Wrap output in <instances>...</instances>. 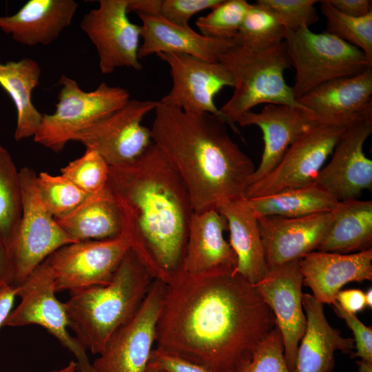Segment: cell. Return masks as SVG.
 <instances>
[{"instance_id": "47", "label": "cell", "mask_w": 372, "mask_h": 372, "mask_svg": "<svg viewBox=\"0 0 372 372\" xmlns=\"http://www.w3.org/2000/svg\"><path fill=\"white\" fill-rule=\"evenodd\" d=\"M77 364L74 360H71L65 366L60 369L52 371L50 372H76Z\"/></svg>"}, {"instance_id": "34", "label": "cell", "mask_w": 372, "mask_h": 372, "mask_svg": "<svg viewBox=\"0 0 372 372\" xmlns=\"http://www.w3.org/2000/svg\"><path fill=\"white\" fill-rule=\"evenodd\" d=\"M36 183L45 207L55 219L70 213L89 196L61 174L42 172L37 175Z\"/></svg>"}, {"instance_id": "18", "label": "cell", "mask_w": 372, "mask_h": 372, "mask_svg": "<svg viewBox=\"0 0 372 372\" xmlns=\"http://www.w3.org/2000/svg\"><path fill=\"white\" fill-rule=\"evenodd\" d=\"M332 220V211L298 218H258L268 269L300 260L317 249Z\"/></svg>"}, {"instance_id": "31", "label": "cell", "mask_w": 372, "mask_h": 372, "mask_svg": "<svg viewBox=\"0 0 372 372\" xmlns=\"http://www.w3.org/2000/svg\"><path fill=\"white\" fill-rule=\"evenodd\" d=\"M22 215L19 171L9 152L0 143V239L8 251Z\"/></svg>"}, {"instance_id": "17", "label": "cell", "mask_w": 372, "mask_h": 372, "mask_svg": "<svg viewBox=\"0 0 372 372\" xmlns=\"http://www.w3.org/2000/svg\"><path fill=\"white\" fill-rule=\"evenodd\" d=\"M372 133V117L353 123L334 148L330 162L320 171L314 185L338 201L358 199L372 187V161L363 147Z\"/></svg>"}, {"instance_id": "28", "label": "cell", "mask_w": 372, "mask_h": 372, "mask_svg": "<svg viewBox=\"0 0 372 372\" xmlns=\"http://www.w3.org/2000/svg\"><path fill=\"white\" fill-rule=\"evenodd\" d=\"M41 74L39 65L31 58L0 62V86L10 96L17 110L14 134L17 141L34 136L40 126L43 114L34 105L32 94L39 84Z\"/></svg>"}, {"instance_id": "33", "label": "cell", "mask_w": 372, "mask_h": 372, "mask_svg": "<svg viewBox=\"0 0 372 372\" xmlns=\"http://www.w3.org/2000/svg\"><path fill=\"white\" fill-rule=\"evenodd\" d=\"M319 2L327 19L324 32L358 48L372 63V13L361 17H351L338 11L327 0Z\"/></svg>"}, {"instance_id": "7", "label": "cell", "mask_w": 372, "mask_h": 372, "mask_svg": "<svg viewBox=\"0 0 372 372\" xmlns=\"http://www.w3.org/2000/svg\"><path fill=\"white\" fill-rule=\"evenodd\" d=\"M55 112L43 114L34 142L60 152L74 136L123 107L130 99L127 90L101 83L86 92L77 82L63 74Z\"/></svg>"}, {"instance_id": "4", "label": "cell", "mask_w": 372, "mask_h": 372, "mask_svg": "<svg viewBox=\"0 0 372 372\" xmlns=\"http://www.w3.org/2000/svg\"><path fill=\"white\" fill-rule=\"evenodd\" d=\"M154 280L130 249L110 283L70 293L64 302L69 328L86 350L99 355L111 335L138 311Z\"/></svg>"}, {"instance_id": "6", "label": "cell", "mask_w": 372, "mask_h": 372, "mask_svg": "<svg viewBox=\"0 0 372 372\" xmlns=\"http://www.w3.org/2000/svg\"><path fill=\"white\" fill-rule=\"evenodd\" d=\"M284 42L296 71L291 90L297 101L327 81L372 66L362 50L326 32L315 33L306 27L286 30Z\"/></svg>"}, {"instance_id": "25", "label": "cell", "mask_w": 372, "mask_h": 372, "mask_svg": "<svg viewBox=\"0 0 372 372\" xmlns=\"http://www.w3.org/2000/svg\"><path fill=\"white\" fill-rule=\"evenodd\" d=\"M142 24L143 43L138 59L153 54L180 53L209 62H218L220 54L234 43V40L211 39L203 36L189 26L174 25L160 16L137 14Z\"/></svg>"}, {"instance_id": "8", "label": "cell", "mask_w": 372, "mask_h": 372, "mask_svg": "<svg viewBox=\"0 0 372 372\" xmlns=\"http://www.w3.org/2000/svg\"><path fill=\"white\" fill-rule=\"evenodd\" d=\"M22 215L9 250L12 285L17 287L54 251L73 242L45 207L38 191L34 171H19Z\"/></svg>"}, {"instance_id": "13", "label": "cell", "mask_w": 372, "mask_h": 372, "mask_svg": "<svg viewBox=\"0 0 372 372\" xmlns=\"http://www.w3.org/2000/svg\"><path fill=\"white\" fill-rule=\"evenodd\" d=\"M165 290V284L154 279L138 311L92 363V372H146Z\"/></svg>"}, {"instance_id": "43", "label": "cell", "mask_w": 372, "mask_h": 372, "mask_svg": "<svg viewBox=\"0 0 372 372\" xmlns=\"http://www.w3.org/2000/svg\"><path fill=\"white\" fill-rule=\"evenodd\" d=\"M338 11L355 17L372 13L371 0H327Z\"/></svg>"}, {"instance_id": "11", "label": "cell", "mask_w": 372, "mask_h": 372, "mask_svg": "<svg viewBox=\"0 0 372 372\" xmlns=\"http://www.w3.org/2000/svg\"><path fill=\"white\" fill-rule=\"evenodd\" d=\"M130 249V245L122 234L113 238L79 241L59 248L45 260L56 293L107 285Z\"/></svg>"}, {"instance_id": "20", "label": "cell", "mask_w": 372, "mask_h": 372, "mask_svg": "<svg viewBox=\"0 0 372 372\" xmlns=\"http://www.w3.org/2000/svg\"><path fill=\"white\" fill-rule=\"evenodd\" d=\"M372 66L354 76L315 87L298 101L322 123H353L372 117Z\"/></svg>"}, {"instance_id": "36", "label": "cell", "mask_w": 372, "mask_h": 372, "mask_svg": "<svg viewBox=\"0 0 372 372\" xmlns=\"http://www.w3.org/2000/svg\"><path fill=\"white\" fill-rule=\"evenodd\" d=\"M110 166L96 152L86 149L79 158L61 169V175L89 196L106 189Z\"/></svg>"}, {"instance_id": "49", "label": "cell", "mask_w": 372, "mask_h": 372, "mask_svg": "<svg viewBox=\"0 0 372 372\" xmlns=\"http://www.w3.org/2000/svg\"><path fill=\"white\" fill-rule=\"evenodd\" d=\"M146 372H159V371H158L157 369L154 368L147 366V369Z\"/></svg>"}, {"instance_id": "44", "label": "cell", "mask_w": 372, "mask_h": 372, "mask_svg": "<svg viewBox=\"0 0 372 372\" xmlns=\"http://www.w3.org/2000/svg\"><path fill=\"white\" fill-rule=\"evenodd\" d=\"M16 295V288L6 286L0 288V328L12 310Z\"/></svg>"}, {"instance_id": "5", "label": "cell", "mask_w": 372, "mask_h": 372, "mask_svg": "<svg viewBox=\"0 0 372 372\" xmlns=\"http://www.w3.org/2000/svg\"><path fill=\"white\" fill-rule=\"evenodd\" d=\"M234 78V92L220 111L236 132L240 117L262 104L304 108L285 82V71L291 61L285 42L265 50H252L235 43L218 61ZM307 110V109H306Z\"/></svg>"}, {"instance_id": "30", "label": "cell", "mask_w": 372, "mask_h": 372, "mask_svg": "<svg viewBox=\"0 0 372 372\" xmlns=\"http://www.w3.org/2000/svg\"><path fill=\"white\" fill-rule=\"evenodd\" d=\"M256 216L298 218L331 211L339 201L314 184L247 198Z\"/></svg>"}, {"instance_id": "12", "label": "cell", "mask_w": 372, "mask_h": 372, "mask_svg": "<svg viewBox=\"0 0 372 372\" xmlns=\"http://www.w3.org/2000/svg\"><path fill=\"white\" fill-rule=\"evenodd\" d=\"M158 103L130 99L120 109L78 133L73 141L96 152L110 167L127 165L152 144L151 130L142 121Z\"/></svg>"}, {"instance_id": "14", "label": "cell", "mask_w": 372, "mask_h": 372, "mask_svg": "<svg viewBox=\"0 0 372 372\" xmlns=\"http://www.w3.org/2000/svg\"><path fill=\"white\" fill-rule=\"evenodd\" d=\"M156 56L169 65L172 79L171 90L159 101L161 103L188 112L211 114L227 123L214 102L223 87L234 85L232 75L224 65L186 54Z\"/></svg>"}, {"instance_id": "39", "label": "cell", "mask_w": 372, "mask_h": 372, "mask_svg": "<svg viewBox=\"0 0 372 372\" xmlns=\"http://www.w3.org/2000/svg\"><path fill=\"white\" fill-rule=\"evenodd\" d=\"M222 0H160L158 15L167 21L188 27L189 21L196 13L212 9Z\"/></svg>"}, {"instance_id": "23", "label": "cell", "mask_w": 372, "mask_h": 372, "mask_svg": "<svg viewBox=\"0 0 372 372\" xmlns=\"http://www.w3.org/2000/svg\"><path fill=\"white\" fill-rule=\"evenodd\" d=\"M228 229L218 209L194 213L189 231L183 271L201 275L220 269H236V255L223 237Z\"/></svg>"}, {"instance_id": "45", "label": "cell", "mask_w": 372, "mask_h": 372, "mask_svg": "<svg viewBox=\"0 0 372 372\" xmlns=\"http://www.w3.org/2000/svg\"><path fill=\"white\" fill-rule=\"evenodd\" d=\"M12 265L8 249L0 239V288L11 286Z\"/></svg>"}, {"instance_id": "42", "label": "cell", "mask_w": 372, "mask_h": 372, "mask_svg": "<svg viewBox=\"0 0 372 372\" xmlns=\"http://www.w3.org/2000/svg\"><path fill=\"white\" fill-rule=\"evenodd\" d=\"M336 302L344 311L353 314L366 307L364 292L357 289L340 290L336 296Z\"/></svg>"}, {"instance_id": "35", "label": "cell", "mask_w": 372, "mask_h": 372, "mask_svg": "<svg viewBox=\"0 0 372 372\" xmlns=\"http://www.w3.org/2000/svg\"><path fill=\"white\" fill-rule=\"evenodd\" d=\"M250 6L246 0H222L208 14L198 17L196 25L203 36L234 40Z\"/></svg>"}, {"instance_id": "19", "label": "cell", "mask_w": 372, "mask_h": 372, "mask_svg": "<svg viewBox=\"0 0 372 372\" xmlns=\"http://www.w3.org/2000/svg\"><path fill=\"white\" fill-rule=\"evenodd\" d=\"M237 123L242 127L256 125L263 134V152L251 178L253 183L269 174L296 141L322 123L306 109L267 104L260 112L245 113Z\"/></svg>"}, {"instance_id": "41", "label": "cell", "mask_w": 372, "mask_h": 372, "mask_svg": "<svg viewBox=\"0 0 372 372\" xmlns=\"http://www.w3.org/2000/svg\"><path fill=\"white\" fill-rule=\"evenodd\" d=\"M147 366L163 372H211L200 364L156 348L151 352Z\"/></svg>"}, {"instance_id": "46", "label": "cell", "mask_w": 372, "mask_h": 372, "mask_svg": "<svg viewBox=\"0 0 372 372\" xmlns=\"http://www.w3.org/2000/svg\"><path fill=\"white\" fill-rule=\"evenodd\" d=\"M358 372H372V362L360 360L356 362Z\"/></svg>"}, {"instance_id": "40", "label": "cell", "mask_w": 372, "mask_h": 372, "mask_svg": "<svg viewBox=\"0 0 372 372\" xmlns=\"http://www.w3.org/2000/svg\"><path fill=\"white\" fill-rule=\"evenodd\" d=\"M332 307L337 316L343 319L354 335V349L351 358L372 362V328L364 324L355 316L344 311L335 302Z\"/></svg>"}, {"instance_id": "9", "label": "cell", "mask_w": 372, "mask_h": 372, "mask_svg": "<svg viewBox=\"0 0 372 372\" xmlns=\"http://www.w3.org/2000/svg\"><path fill=\"white\" fill-rule=\"evenodd\" d=\"M352 123H319L310 129L289 147L269 174L249 186L245 198L313 185L326 160Z\"/></svg>"}, {"instance_id": "21", "label": "cell", "mask_w": 372, "mask_h": 372, "mask_svg": "<svg viewBox=\"0 0 372 372\" xmlns=\"http://www.w3.org/2000/svg\"><path fill=\"white\" fill-rule=\"evenodd\" d=\"M299 264L303 283L323 304H333L344 285L372 280V248L346 254L312 251Z\"/></svg>"}, {"instance_id": "24", "label": "cell", "mask_w": 372, "mask_h": 372, "mask_svg": "<svg viewBox=\"0 0 372 372\" xmlns=\"http://www.w3.org/2000/svg\"><path fill=\"white\" fill-rule=\"evenodd\" d=\"M77 8L74 0H29L14 14L0 16V29L25 45H49L70 25Z\"/></svg>"}, {"instance_id": "2", "label": "cell", "mask_w": 372, "mask_h": 372, "mask_svg": "<svg viewBox=\"0 0 372 372\" xmlns=\"http://www.w3.org/2000/svg\"><path fill=\"white\" fill-rule=\"evenodd\" d=\"M107 187L130 249L154 279L170 282L183 272L194 214L183 180L153 143L134 161L110 167Z\"/></svg>"}, {"instance_id": "3", "label": "cell", "mask_w": 372, "mask_h": 372, "mask_svg": "<svg viewBox=\"0 0 372 372\" xmlns=\"http://www.w3.org/2000/svg\"><path fill=\"white\" fill-rule=\"evenodd\" d=\"M154 111L152 138L183 180L194 213L218 209L225 200L245 198L256 167L223 120L159 101Z\"/></svg>"}, {"instance_id": "37", "label": "cell", "mask_w": 372, "mask_h": 372, "mask_svg": "<svg viewBox=\"0 0 372 372\" xmlns=\"http://www.w3.org/2000/svg\"><path fill=\"white\" fill-rule=\"evenodd\" d=\"M276 17L286 30L309 28L318 19L315 0H258Z\"/></svg>"}, {"instance_id": "15", "label": "cell", "mask_w": 372, "mask_h": 372, "mask_svg": "<svg viewBox=\"0 0 372 372\" xmlns=\"http://www.w3.org/2000/svg\"><path fill=\"white\" fill-rule=\"evenodd\" d=\"M129 0H99V7L85 14L80 27L94 45L99 68L110 74L121 67L143 69L138 51L141 25L127 17Z\"/></svg>"}, {"instance_id": "29", "label": "cell", "mask_w": 372, "mask_h": 372, "mask_svg": "<svg viewBox=\"0 0 372 372\" xmlns=\"http://www.w3.org/2000/svg\"><path fill=\"white\" fill-rule=\"evenodd\" d=\"M332 213L333 220L317 249L319 251L346 254L371 248L372 201H339Z\"/></svg>"}, {"instance_id": "32", "label": "cell", "mask_w": 372, "mask_h": 372, "mask_svg": "<svg viewBox=\"0 0 372 372\" xmlns=\"http://www.w3.org/2000/svg\"><path fill=\"white\" fill-rule=\"evenodd\" d=\"M286 29L273 12L257 1L251 4L234 39L246 48L265 50L284 41Z\"/></svg>"}, {"instance_id": "38", "label": "cell", "mask_w": 372, "mask_h": 372, "mask_svg": "<svg viewBox=\"0 0 372 372\" xmlns=\"http://www.w3.org/2000/svg\"><path fill=\"white\" fill-rule=\"evenodd\" d=\"M238 372H290L282 334L276 326L256 348L251 360Z\"/></svg>"}, {"instance_id": "16", "label": "cell", "mask_w": 372, "mask_h": 372, "mask_svg": "<svg viewBox=\"0 0 372 372\" xmlns=\"http://www.w3.org/2000/svg\"><path fill=\"white\" fill-rule=\"evenodd\" d=\"M298 260L268 269L255 286L272 311L284 344L285 359L290 372L295 368L297 351L305 331L307 318L302 307L303 277Z\"/></svg>"}, {"instance_id": "50", "label": "cell", "mask_w": 372, "mask_h": 372, "mask_svg": "<svg viewBox=\"0 0 372 372\" xmlns=\"http://www.w3.org/2000/svg\"><path fill=\"white\" fill-rule=\"evenodd\" d=\"M159 372H163V371H159Z\"/></svg>"}, {"instance_id": "22", "label": "cell", "mask_w": 372, "mask_h": 372, "mask_svg": "<svg viewBox=\"0 0 372 372\" xmlns=\"http://www.w3.org/2000/svg\"><path fill=\"white\" fill-rule=\"evenodd\" d=\"M302 307L307 318L305 331L298 346L293 372H331L334 353H351L354 340L345 338L329 323L323 304L310 293H303Z\"/></svg>"}, {"instance_id": "1", "label": "cell", "mask_w": 372, "mask_h": 372, "mask_svg": "<svg viewBox=\"0 0 372 372\" xmlns=\"http://www.w3.org/2000/svg\"><path fill=\"white\" fill-rule=\"evenodd\" d=\"M276 327L255 285L235 269L183 271L165 284L156 348L211 372H238Z\"/></svg>"}, {"instance_id": "27", "label": "cell", "mask_w": 372, "mask_h": 372, "mask_svg": "<svg viewBox=\"0 0 372 372\" xmlns=\"http://www.w3.org/2000/svg\"><path fill=\"white\" fill-rule=\"evenodd\" d=\"M56 220L75 242L113 238L123 231L120 210L107 187L89 196L73 211Z\"/></svg>"}, {"instance_id": "26", "label": "cell", "mask_w": 372, "mask_h": 372, "mask_svg": "<svg viewBox=\"0 0 372 372\" xmlns=\"http://www.w3.org/2000/svg\"><path fill=\"white\" fill-rule=\"evenodd\" d=\"M218 210L227 221L229 244L237 257L236 271L256 284L268 271L258 218L246 198L223 200Z\"/></svg>"}, {"instance_id": "10", "label": "cell", "mask_w": 372, "mask_h": 372, "mask_svg": "<svg viewBox=\"0 0 372 372\" xmlns=\"http://www.w3.org/2000/svg\"><path fill=\"white\" fill-rule=\"evenodd\" d=\"M15 288L21 302L12 310L3 327L35 324L44 328L75 356L78 372H92L87 350L68 331L65 305L55 296L53 276L46 260Z\"/></svg>"}, {"instance_id": "48", "label": "cell", "mask_w": 372, "mask_h": 372, "mask_svg": "<svg viewBox=\"0 0 372 372\" xmlns=\"http://www.w3.org/2000/svg\"><path fill=\"white\" fill-rule=\"evenodd\" d=\"M366 307H372V289L370 288L364 293Z\"/></svg>"}]
</instances>
